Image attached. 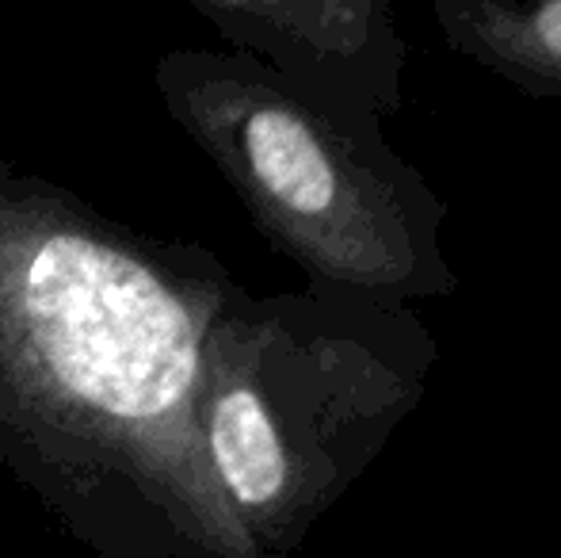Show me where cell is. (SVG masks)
<instances>
[{
  "mask_svg": "<svg viewBox=\"0 0 561 558\" xmlns=\"http://www.w3.org/2000/svg\"><path fill=\"white\" fill-rule=\"evenodd\" d=\"M218 107L233 172L260 223L318 287L382 306L455 295L447 203L382 127L344 123L272 73L229 77Z\"/></svg>",
  "mask_w": 561,
  "mask_h": 558,
  "instance_id": "1",
  "label": "cell"
},
{
  "mask_svg": "<svg viewBox=\"0 0 561 558\" xmlns=\"http://www.w3.org/2000/svg\"><path fill=\"white\" fill-rule=\"evenodd\" d=\"M226 367L256 395L283 463L287 551L424 402L439 344L421 314L325 291L237 326Z\"/></svg>",
  "mask_w": 561,
  "mask_h": 558,
  "instance_id": "2",
  "label": "cell"
},
{
  "mask_svg": "<svg viewBox=\"0 0 561 558\" xmlns=\"http://www.w3.org/2000/svg\"><path fill=\"white\" fill-rule=\"evenodd\" d=\"M23 295L58 375L112 418H153L192 387V314L130 257L84 238H50L31 261Z\"/></svg>",
  "mask_w": 561,
  "mask_h": 558,
  "instance_id": "3",
  "label": "cell"
},
{
  "mask_svg": "<svg viewBox=\"0 0 561 558\" xmlns=\"http://www.w3.org/2000/svg\"><path fill=\"white\" fill-rule=\"evenodd\" d=\"M439 35L527 96L561 100V0H436Z\"/></svg>",
  "mask_w": 561,
  "mask_h": 558,
  "instance_id": "5",
  "label": "cell"
},
{
  "mask_svg": "<svg viewBox=\"0 0 561 558\" xmlns=\"http://www.w3.org/2000/svg\"><path fill=\"white\" fill-rule=\"evenodd\" d=\"M233 20L279 61V81L336 119L382 127L401 112L409 50L386 0L256 4Z\"/></svg>",
  "mask_w": 561,
  "mask_h": 558,
  "instance_id": "4",
  "label": "cell"
}]
</instances>
